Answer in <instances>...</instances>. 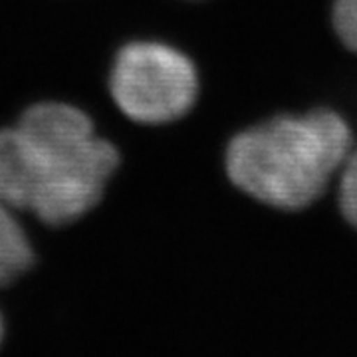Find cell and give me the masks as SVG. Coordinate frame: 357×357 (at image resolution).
Returning <instances> with one entry per match:
<instances>
[{
	"instance_id": "5",
	"label": "cell",
	"mask_w": 357,
	"mask_h": 357,
	"mask_svg": "<svg viewBox=\"0 0 357 357\" xmlns=\"http://www.w3.org/2000/svg\"><path fill=\"white\" fill-rule=\"evenodd\" d=\"M337 201L344 218L357 229V147L354 145L351 153L345 161L344 169L337 177Z\"/></svg>"
},
{
	"instance_id": "6",
	"label": "cell",
	"mask_w": 357,
	"mask_h": 357,
	"mask_svg": "<svg viewBox=\"0 0 357 357\" xmlns=\"http://www.w3.org/2000/svg\"><path fill=\"white\" fill-rule=\"evenodd\" d=\"M332 22L340 42L357 54V0H335Z\"/></svg>"
},
{
	"instance_id": "4",
	"label": "cell",
	"mask_w": 357,
	"mask_h": 357,
	"mask_svg": "<svg viewBox=\"0 0 357 357\" xmlns=\"http://www.w3.org/2000/svg\"><path fill=\"white\" fill-rule=\"evenodd\" d=\"M14 211L0 192V286L20 278L32 264V246Z\"/></svg>"
},
{
	"instance_id": "3",
	"label": "cell",
	"mask_w": 357,
	"mask_h": 357,
	"mask_svg": "<svg viewBox=\"0 0 357 357\" xmlns=\"http://www.w3.org/2000/svg\"><path fill=\"white\" fill-rule=\"evenodd\" d=\"M112 96L137 123H169L191 112L199 76L189 56L159 42H133L115 58Z\"/></svg>"
},
{
	"instance_id": "1",
	"label": "cell",
	"mask_w": 357,
	"mask_h": 357,
	"mask_svg": "<svg viewBox=\"0 0 357 357\" xmlns=\"http://www.w3.org/2000/svg\"><path fill=\"white\" fill-rule=\"evenodd\" d=\"M119 153L74 105H32L0 129V192L16 211L46 225H68L100 203Z\"/></svg>"
},
{
	"instance_id": "2",
	"label": "cell",
	"mask_w": 357,
	"mask_h": 357,
	"mask_svg": "<svg viewBox=\"0 0 357 357\" xmlns=\"http://www.w3.org/2000/svg\"><path fill=\"white\" fill-rule=\"evenodd\" d=\"M354 149L344 117L332 109L276 115L230 139L225 167L230 183L258 203L302 211L340 177Z\"/></svg>"
},
{
	"instance_id": "7",
	"label": "cell",
	"mask_w": 357,
	"mask_h": 357,
	"mask_svg": "<svg viewBox=\"0 0 357 357\" xmlns=\"http://www.w3.org/2000/svg\"><path fill=\"white\" fill-rule=\"evenodd\" d=\"M2 335H4V326H2V316H0V342H2Z\"/></svg>"
}]
</instances>
